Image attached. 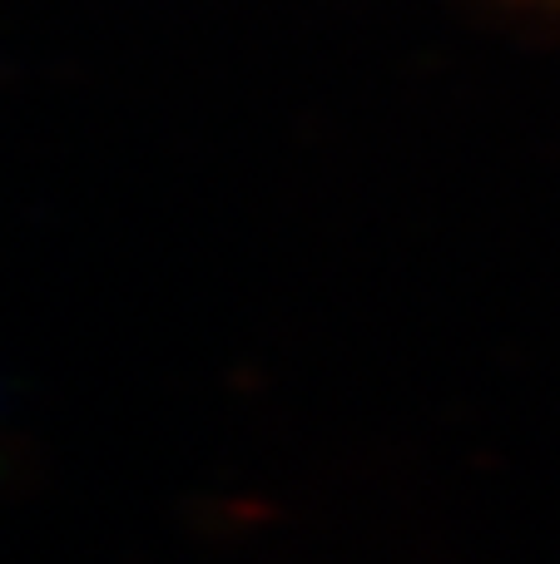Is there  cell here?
I'll list each match as a JSON object with an SVG mask.
<instances>
[]
</instances>
